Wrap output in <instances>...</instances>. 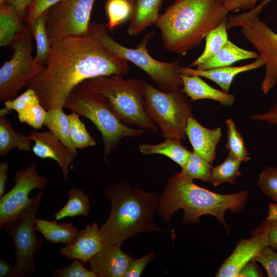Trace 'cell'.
<instances>
[{
  "label": "cell",
  "mask_w": 277,
  "mask_h": 277,
  "mask_svg": "<svg viewBox=\"0 0 277 277\" xmlns=\"http://www.w3.org/2000/svg\"><path fill=\"white\" fill-rule=\"evenodd\" d=\"M106 11L109 20L106 27L113 30L129 19L132 11L130 0H108Z\"/></svg>",
  "instance_id": "35"
},
{
  "label": "cell",
  "mask_w": 277,
  "mask_h": 277,
  "mask_svg": "<svg viewBox=\"0 0 277 277\" xmlns=\"http://www.w3.org/2000/svg\"><path fill=\"white\" fill-rule=\"evenodd\" d=\"M186 133L193 151L212 164L215 159L216 147L222 135V128H207L193 116L188 118Z\"/></svg>",
  "instance_id": "17"
},
{
  "label": "cell",
  "mask_w": 277,
  "mask_h": 277,
  "mask_svg": "<svg viewBox=\"0 0 277 277\" xmlns=\"http://www.w3.org/2000/svg\"><path fill=\"white\" fill-rule=\"evenodd\" d=\"M44 194L39 190L27 210L10 222L5 228L12 237L15 262L10 277L31 276L35 272L34 257L44 245V241L35 234V220Z\"/></svg>",
  "instance_id": "11"
},
{
  "label": "cell",
  "mask_w": 277,
  "mask_h": 277,
  "mask_svg": "<svg viewBox=\"0 0 277 277\" xmlns=\"http://www.w3.org/2000/svg\"><path fill=\"white\" fill-rule=\"evenodd\" d=\"M13 266L2 258L0 259V277H10Z\"/></svg>",
  "instance_id": "49"
},
{
  "label": "cell",
  "mask_w": 277,
  "mask_h": 277,
  "mask_svg": "<svg viewBox=\"0 0 277 277\" xmlns=\"http://www.w3.org/2000/svg\"><path fill=\"white\" fill-rule=\"evenodd\" d=\"M95 0H62L48 10L46 28L52 45L66 36L87 32Z\"/></svg>",
  "instance_id": "12"
},
{
  "label": "cell",
  "mask_w": 277,
  "mask_h": 277,
  "mask_svg": "<svg viewBox=\"0 0 277 277\" xmlns=\"http://www.w3.org/2000/svg\"><path fill=\"white\" fill-rule=\"evenodd\" d=\"M83 83L92 91L105 96L115 113L126 125L157 131V125L148 116L144 108V81L136 78L125 80L122 76L110 75Z\"/></svg>",
  "instance_id": "6"
},
{
  "label": "cell",
  "mask_w": 277,
  "mask_h": 277,
  "mask_svg": "<svg viewBox=\"0 0 277 277\" xmlns=\"http://www.w3.org/2000/svg\"><path fill=\"white\" fill-rule=\"evenodd\" d=\"M253 121H264L270 125L277 126V103L274 104L267 112L254 114L250 116Z\"/></svg>",
  "instance_id": "44"
},
{
  "label": "cell",
  "mask_w": 277,
  "mask_h": 277,
  "mask_svg": "<svg viewBox=\"0 0 277 277\" xmlns=\"http://www.w3.org/2000/svg\"><path fill=\"white\" fill-rule=\"evenodd\" d=\"M155 254L150 251L143 257L132 259L128 264L123 277H139L147 265L153 260Z\"/></svg>",
  "instance_id": "42"
},
{
  "label": "cell",
  "mask_w": 277,
  "mask_h": 277,
  "mask_svg": "<svg viewBox=\"0 0 277 277\" xmlns=\"http://www.w3.org/2000/svg\"><path fill=\"white\" fill-rule=\"evenodd\" d=\"M268 223L266 219L253 231L251 238L238 242L232 253L217 270L215 276L238 277L242 269L268 246Z\"/></svg>",
  "instance_id": "14"
},
{
  "label": "cell",
  "mask_w": 277,
  "mask_h": 277,
  "mask_svg": "<svg viewBox=\"0 0 277 277\" xmlns=\"http://www.w3.org/2000/svg\"><path fill=\"white\" fill-rule=\"evenodd\" d=\"M211 164L193 151H191L186 163L181 167L180 173L190 180L198 179L211 183L212 167Z\"/></svg>",
  "instance_id": "31"
},
{
  "label": "cell",
  "mask_w": 277,
  "mask_h": 277,
  "mask_svg": "<svg viewBox=\"0 0 277 277\" xmlns=\"http://www.w3.org/2000/svg\"><path fill=\"white\" fill-rule=\"evenodd\" d=\"M62 107L54 108L47 111L43 126L69 149L75 157L78 155L70 137L68 116Z\"/></svg>",
  "instance_id": "24"
},
{
  "label": "cell",
  "mask_w": 277,
  "mask_h": 277,
  "mask_svg": "<svg viewBox=\"0 0 277 277\" xmlns=\"http://www.w3.org/2000/svg\"><path fill=\"white\" fill-rule=\"evenodd\" d=\"M24 22L16 9L7 4L0 7V46L12 44L17 34L23 28Z\"/></svg>",
  "instance_id": "26"
},
{
  "label": "cell",
  "mask_w": 277,
  "mask_h": 277,
  "mask_svg": "<svg viewBox=\"0 0 277 277\" xmlns=\"http://www.w3.org/2000/svg\"><path fill=\"white\" fill-rule=\"evenodd\" d=\"M226 19L210 31L205 37L206 44L201 55L190 65L197 67L213 57L228 40Z\"/></svg>",
  "instance_id": "30"
},
{
  "label": "cell",
  "mask_w": 277,
  "mask_h": 277,
  "mask_svg": "<svg viewBox=\"0 0 277 277\" xmlns=\"http://www.w3.org/2000/svg\"><path fill=\"white\" fill-rule=\"evenodd\" d=\"M4 103L5 107L11 111L15 110L17 113H19L41 103V102L35 91L30 88H27V89L18 96L6 101Z\"/></svg>",
  "instance_id": "36"
},
{
  "label": "cell",
  "mask_w": 277,
  "mask_h": 277,
  "mask_svg": "<svg viewBox=\"0 0 277 277\" xmlns=\"http://www.w3.org/2000/svg\"><path fill=\"white\" fill-rule=\"evenodd\" d=\"M144 106L148 116L159 126L162 137L184 141L192 105L181 87L170 92L157 89L144 81Z\"/></svg>",
  "instance_id": "7"
},
{
  "label": "cell",
  "mask_w": 277,
  "mask_h": 277,
  "mask_svg": "<svg viewBox=\"0 0 277 277\" xmlns=\"http://www.w3.org/2000/svg\"><path fill=\"white\" fill-rule=\"evenodd\" d=\"M90 208L89 196L82 190L72 188L69 191L66 204L53 217L56 221L77 215L87 216L90 213Z\"/></svg>",
  "instance_id": "29"
},
{
  "label": "cell",
  "mask_w": 277,
  "mask_h": 277,
  "mask_svg": "<svg viewBox=\"0 0 277 277\" xmlns=\"http://www.w3.org/2000/svg\"><path fill=\"white\" fill-rule=\"evenodd\" d=\"M48 10L29 24L32 36L36 42V52L34 58V62L44 66L47 62L51 49L46 28Z\"/></svg>",
  "instance_id": "28"
},
{
  "label": "cell",
  "mask_w": 277,
  "mask_h": 277,
  "mask_svg": "<svg viewBox=\"0 0 277 277\" xmlns=\"http://www.w3.org/2000/svg\"><path fill=\"white\" fill-rule=\"evenodd\" d=\"M225 125L227 137L226 147L228 154L242 162H248L250 157L248 156L244 138L237 130L234 121L232 118L226 119Z\"/></svg>",
  "instance_id": "34"
},
{
  "label": "cell",
  "mask_w": 277,
  "mask_h": 277,
  "mask_svg": "<svg viewBox=\"0 0 277 277\" xmlns=\"http://www.w3.org/2000/svg\"><path fill=\"white\" fill-rule=\"evenodd\" d=\"M97 28L99 39L105 47L144 71L160 90L170 92L183 86L180 58L171 62H163L153 58L149 54L147 46L149 39L154 34V31L145 34L135 48H129L112 38L106 30V25L97 23Z\"/></svg>",
  "instance_id": "8"
},
{
  "label": "cell",
  "mask_w": 277,
  "mask_h": 277,
  "mask_svg": "<svg viewBox=\"0 0 277 277\" xmlns=\"http://www.w3.org/2000/svg\"><path fill=\"white\" fill-rule=\"evenodd\" d=\"M259 0H223L224 6L229 11L240 10H252L256 6Z\"/></svg>",
  "instance_id": "43"
},
{
  "label": "cell",
  "mask_w": 277,
  "mask_h": 277,
  "mask_svg": "<svg viewBox=\"0 0 277 277\" xmlns=\"http://www.w3.org/2000/svg\"><path fill=\"white\" fill-rule=\"evenodd\" d=\"M27 136L34 142L32 148L34 154L41 159H50L55 161L61 168L64 180L68 181L75 157L67 147L49 131L34 130Z\"/></svg>",
  "instance_id": "15"
},
{
  "label": "cell",
  "mask_w": 277,
  "mask_h": 277,
  "mask_svg": "<svg viewBox=\"0 0 277 277\" xmlns=\"http://www.w3.org/2000/svg\"><path fill=\"white\" fill-rule=\"evenodd\" d=\"M259 56L257 52L242 49L228 40L213 57L197 66L196 69L205 70L229 66L238 61L252 58L256 59Z\"/></svg>",
  "instance_id": "22"
},
{
  "label": "cell",
  "mask_w": 277,
  "mask_h": 277,
  "mask_svg": "<svg viewBox=\"0 0 277 277\" xmlns=\"http://www.w3.org/2000/svg\"><path fill=\"white\" fill-rule=\"evenodd\" d=\"M46 113L47 110L41 103H38L17 113V115L19 122L26 123L35 130H38L43 126Z\"/></svg>",
  "instance_id": "38"
},
{
  "label": "cell",
  "mask_w": 277,
  "mask_h": 277,
  "mask_svg": "<svg viewBox=\"0 0 277 277\" xmlns=\"http://www.w3.org/2000/svg\"><path fill=\"white\" fill-rule=\"evenodd\" d=\"M268 223V246L277 251V221H271L266 219Z\"/></svg>",
  "instance_id": "46"
},
{
  "label": "cell",
  "mask_w": 277,
  "mask_h": 277,
  "mask_svg": "<svg viewBox=\"0 0 277 277\" xmlns=\"http://www.w3.org/2000/svg\"><path fill=\"white\" fill-rule=\"evenodd\" d=\"M181 76L183 81L182 90L189 97L190 101L194 102L203 99L212 100L225 107L231 106L235 102L234 95L210 86L200 76L181 74Z\"/></svg>",
  "instance_id": "20"
},
{
  "label": "cell",
  "mask_w": 277,
  "mask_h": 277,
  "mask_svg": "<svg viewBox=\"0 0 277 277\" xmlns=\"http://www.w3.org/2000/svg\"><path fill=\"white\" fill-rule=\"evenodd\" d=\"M252 261L260 263L268 276L277 277V252L269 246L265 247Z\"/></svg>",
  "instance_id": "40"
},
{
  "label": "cell",
  "mask_w": 277,
  "mask_h": 277,
  "mask_svg": "<svg viewBox=\"0 0 277 277\" xmlns=\"http://www.w3.org/2000/svg\"><path fill=\"white\" fill-rule=\"evenodd\" d=\"M129 61L105 47L98 36L97 23H90L87 33L66 36L51 45L43 70L27 83L47 110L64 108L71 91L86 80L102 75L124 76Z\"/></svg>",
  "instance_id": "1"
},
{
  "label": "cell",
  "mask_w": 277,
  "mask_h": 277,
  "mask_svg": "<svg viewBox=\"0 0 277 277\" xmlns=\"http://www.w3.org/2000/svg\"><path fill=\"white\" fill-rule=\"evenodd\" d=\"M264 65V61L260 55L253 62L244 66H225L205 70L181 66L180 73L185 75H196L208 78L217 84L222 91L229 93L231 83L236 75L260 68Z\"/></svg>",
  "instance_id": "19"
},
{
  "label": "cell",
  "mask_w": 277,
  "mask_h": 277,
  "mask_svg": "<svg viewBox=\"0 0 277 277\" xmlns=\"http://www.w3.org/2000/svg\"><path fill=\"white\" fill-rule=\"evenodd\" d=\"M223 0H175L154 23L168 51L185 55L227 19Z\"/></svg>",
  "instance_id": "2"
},
{
  "label": "cell",
  "mask_w": 277,
  "mask_h": 277,
  "mask_svg": "<svg viewBox=\"0 0 277 277\" xmlns=\"http://www.w3.org/2000/svg\"><path fill=\"white\" fill-rule=\"evenodd\" d=\"M143 155L157 154L166 156L181 167L186 163L191 152L182 144V141L175 138H165L157 144H141L138 147Z\"/></svg>",
  "instance_id": "25"
},
{
  "label": "cell",
  "mask_w": 277,
  "mask_h": 277,
  "mask_svg": "<svg viewBox=\"0 0 277 277\" xmlns=\"http://www.w3.org/2000/svg\"><path fill=\"white\" fill-rule=\"evenodd\" d=\"M32 37L30 26L26 23L11 44L13 55L0 68L1 102L15 98L45 67L34 62Z\"/></svg>",
  "instance_id": "10"
},
{
  "label": "cell",
  "mask_w": 277,
  "mask_h": 277,
  "mask_svg": "<svg viewBox=\"0 0 277 277\" xmlns=\"http://www.w3.org/2000/svg\"><path fill=\"white\" fill-rule=\"evenodd\" d=\"M64 108L70 110L89 120L100 132L104 146V160L126 137H137L146 130L126 125L113 110L108 100L103 95L90 90L83 83L70 93Z\"/></svg>",
  "instance_id": "5"
},
{
  "label": "cell",
  "mask_w": 277,
  "mask_h": 277,
  "mask_svg": "<svg viewBox=\"0 0 277 277\" xmlns=\"http://www.w3.org/2000/svg\"><path fill=\"white\" fill-rule=\"evenodd\" d=\"M31 140L28 136L15 131L5 116H0V155L5 156L13 148L29 151Z\"/></svg>",
  "instance_id": "27"
},
{
  "label": "cell",
  "mask_w": 277,
  "mask_h": 277,
  "mask_svg": "<svg viewBox=\"0 0 277 277\" xmlns=\"http://www.w3.org/2000/svg\"><path fill=\"white\" fill-rule=\"evenodd\" d=\"M71 141L76 149H84L94 146L96 142L88 131L80 115L74 112L68 114Z\"/></svg>",
  "instance_id": "33"
},
{
  "label": "cell",
  "mask_w": 277,
  "mask_h": 277,
  "mask_svg": "<svg viewBox=\"0 0 277 277\" xmlns=\"http://www.w3.org/2000/svg\"><path fill=\"white\" fill-rule=\"evenodd\" d=\"M260 10L254 9L226 19L227 30L240 27L242 34L254 46L265 63V73L261 90L267 94L277 83V33L259 17Z\"/></svg>",
  "instance_id": "9"
},
{
  "label": "cell",
  "mask_w": 277,
  "mask_h": 277,
  "mask_svg": "<svg viewBox=\"0 0 277 277\" xmlns=\"http://www.w3.org/2000/svg\"><path fill=\"white\" fill-rule=\"evenodd\" d=\"M132 259L120 246L107 245L89 263L91 270L97 277H123Z\"/></svg>",
  "instance_id": "18"
},
{
  "label": "cell",
  "mask_w": 277,
  "mask_h": 277,
  "mask_svg": "<svg viewBox=\"0 0 277 277\" xmlns=\"http://www.w3.org/2000/svg\"><path fill=\"white\" fill-rule=\"evenodd\" d=\"M105 194L111 204L109 215L100 228L105 245L121 246L125 240L140 232L164 231L153 219L159 201L155 193L121 182L107 187Z\"/></svg>",
  "instance_id": "4"
},
{
  "label": "cell",
  "mask_w": 277,
  "mask_h": 277,
  "mask_svg": "<svg viewBox=\"0 0 277 277\" xmlns=\"http://www.w3.org/2000/svg\"><path fill=\"white\" fill-rule=\"evenodd\" d=\"M248 192L221 194L211 191L196 185L179 173L167 181L161 196L156 211L159 215L168 224L171 223L172 214L183 209V222L197 223L200 217L205 214L215 217L228 230L224 219L227 210L234 213L241 212L245 207Z\"/></svg>",
  "instance_id": "3"
},
{
  "label": "cell",
  "mask_w": 277,
  "mask_h": 277,
  "mask_svg": "<svg viewBox=\"0 0 277 277\" xmlns=\"http://www.w3.org/2000/svg\"><path fill=\"white\" fill-rule=\"evenodd\" d=\"M11 111L5 107L0 110V116H5L10 113Z\"/></svg>",
  "instance_id": "51"
},
{
  "label": "cell",
  "mask_w": 277,
  "mask_h": 277,
  "mask_svg": "<svg viewBox=\"0 0 277 277\" xmlns=\"http://www.w3.org/2000/svg\"><path fill=\"white\" fill-rule=\"evenodd\" d=\"M267 219L271 221H277V204L271 203L269 204L268 215Z\"/></svg>",
  "instance_id": "50"
},
{
  "label": "cell",
  "mask_w": 277,
  "mask_h": 277,
  "mask_svg": "<svg viewBox=\"0 0 277 277\" xmlns=\"http://www.w3.org/2000/svg\"><path fill=\"white\" fill-rule=\"evenodd\" d=\"M242 161L228 154L223 163L212 167L211 171V182L214 186L228 182L234 184L241 175L239 170Z\"/></svg>",
  "instance_id": "32"
},
{
  "label": "cell",
  "mask_w": 277,
  "mask_h": 277,
  "mask_svg": "<svg viewBox=\"0 0 277 277\" xmlns=\"http://www.w3.org/2000/svg\"><path fill=\"white\" fill-rule=\"evenodd\" d=\"M100 228L97 223L87 224L72 242L60 249V253L68 259H77L84 264L89 262L105 246Z\"/></svg>",
  "instance_id": "16"
},
{
  "label": "cell",
  "mask_w": 277,
  "mask_h": 277,
  "mask_svg": "<svg viewBox=\"0 0 277 277\" xmlns=\"http://www.w3.org/2000/svg\"><path fill=\"white\" fill-rule=\"evenodd\" d=\"M163 0H130L132 11L127 32L135 36L154 24Z\"/></svg>",
  "instance_id": "21"
},
{
  "label": "cell",
  "mask_w": 277,
  "mask_h": 277,
  "mask_svg": "<svg viewBox=\"0 0 277 277\" xmlns=\"http://www.w3.org/2000/svg\"><path fill=\"white\" fill-rule=\"evenodd\" d=\"M8 169L9 166L7 162H1L0 163V197L6 193Z\"/></svg>",
  "instance_id": "48"
},
{
  "label": "cell",
  "mask_w": 277,
  "mask_h": 277,
  "mask_svg": "<svg viewBox=\"0 0 277 277\" xmlns=\"http://www.w3.org/2000/svg\"><path fill=\"white\" fill-rule=\"evenodd\" d=\"M263 274L258 267L255 262L251 261L241 270L238 277L263 276Z\"/></svg>",
  "instance_id": "45"
},
{
  "label": "cell",
  "mask_w": 277,
  "mask_h": 277,
  "mask_svg": "<svg viewBox=\"0 0 277 277\" xmlns=\"http://www.w3.org/2000/svg\"><path fill=\"white\" fill-rule=\"evenodd\" d=\"M34 228L44 238L53 244L67 245L72 242L79 233L78 229L72 223H57L43 219L36 218Z\"/></svg>",
  "instance_id": "23"
},
{
  "label": "cell",
  "mask_w": 277,
  "mask_h": 277,
  "mask_svg": "<svg viewBox=\"0 0 277 277\" xmlns=\"http://www.w3.org/2000/svg\"><path fill=\"white\" fill-rule=\"evenodd\" d=\"M272 0H263L261 3L259 4V6L261 8H264V7L267 4L270 2L272 1Z\"/></svg>",
  "instance_id": "52"
},
{
  "label": "cell",
  "mask_w": 277,
  "mask_h": 277,
  "mask_svg": "<svg viewBox=\"0 0 277 277\" xmlns=\"http://www.w3.org/2000/svg\"><path fill=\"white\" fill-rule=\"evenodd\" d=\"M62 0H33L28 7L25 22L31 24L43 12Z\"/></svg>",
  "instance_id": "41"
},
{
  "label": "cell",
  "mask_w": 277,
  "mask_h": 277,
  "mask_svg": "<svg viewBox=\"0 0 277 277\" xmlns=\"http://www.w3.org/2000/svg\"><path fill=\"white\" fill-rule=\"evenodd\" d=\"M33 0H7V4L15 8L25 22L27 9Z\"/></svg>",
  "instance_id": "47"
},
{
  "label": "cell",
  "mask_w": 277,
  "mask_h": 277,
  "mask_svg": "<svg viewBox=\"0 0 277 277\" xmlns=\"http://www.w3.org/2000/svg\"><path fill=\"white\" fill-rule=\"evenodd\" d=\"M12 182V188L0 197L1 230L27 210L33 200L29 195L33 190H44L47 184V179L38 173L35 163L19 168Z\"/></svg>",
  "instance_id": "13"
},
{
  "label": "cell",
  "mask_w": 277,
  "mask_h": 277,
  "mask_svg": "<svg viewBox=\"0 0 277 277\" xmlns=\"http://www.w3.org/2000/svg\"><path fill=\"white\" fill-rule=\"evenodd\" d=\"M84 263L74 259L69 266L55 269L53 272L54 277H97L91 270L86 269Z\"/></svg>",
  "instance_id": "39"
},
{
  "label": "cell",
  "mask_w": 277,
  "mask_h": 277,
  "mask_svg": "<svg viewBox=\"0 0 277 277\" xmlns=\"http://www.w3.org/2000/svg\"><path fill=\"white\" fill-rule=\"evenodd\" d=\"M258 186L269 198L277 202V167H268L263 170Z\"/></svg>",
  "instance_id": "37"
}]
</instances>
